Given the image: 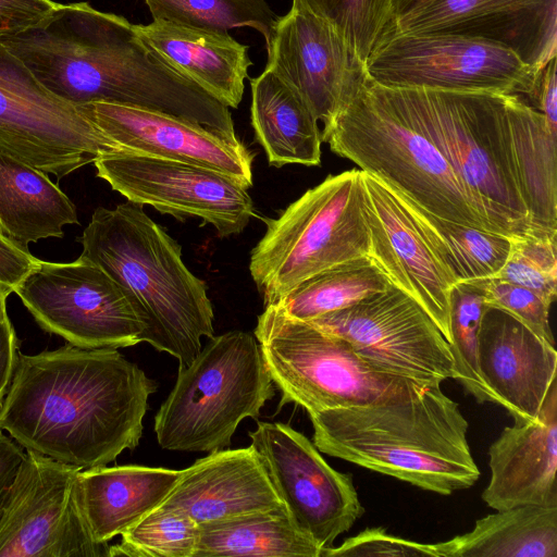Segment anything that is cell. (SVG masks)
<instances>
[{
  "label": "cell",
  "instance_id": "cell-1",
  "mask_svg": "<svg viewBox=\"0 0 557 557\" xmlns=\"http://www.w3.org/2000/svg\"><path fill=\"white\" fill-rule=\"evenodd\" d=\"M157 384L117 349L70 344L20 351L0 401V431L26 450L88 469L139 444Z\"/></svg>",
  "mask_w": 557,
  "mask_h": 557
},
{
  "label": "cell",
  "instance_id": "cell-2",
  "mask_svg": "<svg viewBox=\"0 0 557 557\" xmlns=\"http://www.w3.org/2000/svg\"><path fill=\"white\" fill-rule=\"evenodd\" d=\"M0 39L41 84L76 107H140L238 139L230 108L156 58L122 15L87 2L57 3L35 25Z\"/></svg>",
  "mask_w": 557,
  "mask_h": 557
},
{
  "label": "cell",
  "instance_id": "cell-3",
  "mask_svg": "<svg viewBox=\"0 0 557 557\" xmlns=\"http://www.w3.org/2000/svg\"><path fill=\"white\" fill-rule=\"evenodd\" d=\"M308 414L313 444L326 455L442 495L480 478L468 421L441 384L409 399Z\"/></svg>",
  "mask_w": 557,
  "mask_h": 557
},
{
  "label": "cell",
  "instance_id": "cell-4",
  "mask_svg": "<svg viewBox=\"0 0 557 557\" xmlns=\"http://www.w3.org/2000/svg\"><path fill=\"white\" fill-rule=\"evenodd\" d=\"M79 242L81 256L99 265L129 297L144 324L141 342L189 366L214 336L206 283L182 259L180 244L143 206L98 207Z\"/></svg>",
  "mask_w": 557,
  "mask_h": 557
},
{
  "label": "cell",
  "instance_id": "cell-5",
  "mask_svg": "<svg viewBox=\"0 0 557 557\" xmlns=\"http://www.w3.org/2000/svg\"><path fill=\"white\" fill-rule=\"evenodd\" d=\"M322 143L426 211L494 232L447 159L392 90L369 81L321 131Z\"/></svg>",
  "mask_w": 557,
  "mask_h": 557
},
{
  "label": "cell",
  "instance_id": "cell-6",
  "mask_svg": "<svg viewBox=\"0 0 557 557\" xmlns=\"http://www.w3.org/2000/svg\"><path fill=\"white\" fill-rule=\"evenodd\" d=\"M389 89L447 159L491 228L508 237L529 232L515 166L509 95Z\"/></svg>",
  "mask_w": 557,
  "mask_h": 557
},
{
  "label": "cell",
  "instance_id": "cell-7",
  "mask_svg": "<svg viewBox=\"0 0 557 557\" xmlns=\"http://www.w3.org/2000/svg\"><path fill=\"white\" fill-rule=\"evenodd\" d=\"M274 383L255 335L232 331L209 338L154 416L158 444L168 450L224 449L246 418L257 419Z\"/></svg>",
  "mask_w": 557,
  "mask_h": 557
},
{
  "label": "cell",
  "instance_id": "cell-8",
  "mask_svg": "<svg viewBox=\"0 0 557 557\" xmlns=\"http://www.w3.org/2000/svg\"><path fill=\"white\" fill-rule=\"evenodd\" d=\"M264 222L267 231L251 250L249 272L267 307L324 270L369 257L362 171L326 176Z\"/></svg>",
  "mask_w": 557,
  "mask_h": 557
},
{
  "label": "cell",
  "instance_id": "cell-9",
  "mask_svg": "<svg viewBox=\"0 0 557 557\" xmlns=\"http://www.w3.org/2000/svg\"><path fill=\"white\" fill-rule=\"evenodd\" d=\"M253 335L281 391L278 409L286 404L308 413L366 407L413 398L432 386L372 367L343 338L288 315L277 305L264 307Z\"/></svg>",
  "mask_w": 557,
  "mask_h": 557
},
{
  "label": "cell",
  "instance_id": "cell-10",
  "mask_svg": "<svg viewBox=\"0 0 557 557\" xmlns=\"http://www.w3.org/2000/svg\"><path fill=\"white\" fill-rule=\"evenodd\" d=\"M372 82L388 88L492 92L524 98L536 70L495 41L446 32L391 34L366 61Z\"/></svg>",
  "mask_w": 557,
  "mask_h": 557
},
{
  "label": "cell",
  "instance_id": "cell-11",
  "mask_svg": "<svg viewBox=\"0 0 557 557\" xmlns=\"http://www.w3.org/2000/svg\"><path fill=\"white\" fill-rule=\"evenodd\" d=\"M121 150L0 39V152L62 178Z\"/></svg>",
  "mask_w": 557,
  "mask_h": 557
},
{
  "label": "cell",
  "instance_id": "cell-12",
  "mask_svg": "<svg viewBox=\"0 0 557 557\" xmlns=\"http://www.w3.org/2000/svg\"><path fill=\"white\" fill-rule=\"evenodd\" d=\"M13 293L41 329L72 346L117 349L141 342L144 324L124 288L83 256L39 260Z\"/></svg>",
  "mask_w": 557,
  "mask_h": 557
},
{
  "label": "cell",
  "instance_id": "cell-13",
  "mask_svg": "<svg viewBox=\"0 0 557 557\" xmlns=\"http://www.w3.org/2000/svg\"><path fill=\"white\" fill-rule=\"evenodd\" d=\"M307 322L343 338L379 370L424 385L458 376L449 343L438 326L411 296L393 284Z\"/></svg>",
  "mask_w": 557,
  "mask_h": 557
},
{
  "label": "cell",
  "instance_id": "cell-14",
  "mask_svg": "<svg viewBox=\"0 0 557 557\" xmlns=\"http://www.w3.org/2000/svg\"><path fill=\"white\" fill-rule=\"evenodd\" d=\"M81 470L25 451L0 508V557H109L81 509Z\"/></svg>",
  "mask_w": 557,
  "mask_h": 557
},
{
  "label": "cell",
  "instance_id": "cell-15",
  "mask_svg": "<svg viewBox=\"0 0 557 557\" xmlns=\"http://www.w3.org/2000/svg\"><path fill=\"white\" fill-rule=\"evenodd\" d=\"M94 164L97 176L127 201L180 220L197 216L220 238L242 233L256 215L248 188L209 168L123 150Z\"/></svg>",
  "mask_w": 557,
  "mask_h": 557
},
{
  "label": "cell",
  "instance_id": "cell-16",
  "mask_svg": "<svg viewBox=\"0 0 557 557\" xmlns=\"http://www.w3.org/2000/svg\"><path fill=\"white\" fill-rule=\"evenodd\" d=\"M248 435L292 521L322 556L364 512L351 474L333 469L315 445L288 424L258 421Z\"/></svg>",
  "mask_w": 557,
  "mask_h": 557
},
{
  "label": "cell",
  "instance_id": "cell-17",
  "mask_svg": "<svg viewBox=\"0 0 557 557\" xmlns=\"http://www.w3.org/2000/svg\"><path fill=\"white\" fill-rule=\"evenodd\" d=\"M267 45L265 70L327 126L369 81L366 62L337 30L298 0L278 16Z\"/></svg>",
  "mask_w": 557,
  "mask_h": 557
},
{
  "label": "cell",
  "instance_id": "cell-18",
  "mask_svg": "<svg viewBox=\"0 0 557 557\" xmlns=\"http://www.w3.org/2000/svg\"><path fill=\"white\" fill-rule=\"evenodd\" d=\"M362 178L369 258L430 314L449 343V300L456 281L397 193L368 172L362 171Z\"/></svg>",
  "mask_w": 557,
  "mask_h": 557
},
{
  "label": "cell",
  "instance_id": "cell-19",
  "mask_svg": "<svg viewBox=\"0 0 557 557\" xmlns=\"http://www.w3.org/2000/svg\"><path fill=\"white\" fill-rule=\"evenodd\" d=\"M82 113L123 151L197 164L252 186L253 154L198 123L140 107L111 102L78 106Z\"/></svg>",
  "mask_w": 557,
  "mask_h": 557
},
{
  "label": "cell",
  "instance_id": "cell-20",
  "mask_svg": "<svg viewBox=\"0 0 557 557\" xmlns=\"http://www.w3.org/2000/svg\"><path fill=\"white\" fill-rule=\"evenodd\" d=\"M481 377L515 423L537 416L557 380L555 345L497 307H485L478 333Z\"/></svg>",
  "mask_w": 557,
  "mask_h": 557
},
{
  "label": "cell",
  "instance_id": "cell-21",
  "mask_svg": "<svg viewBox=\"0 0 557 557\" xmlns=\"http://www.w3.org/2000/svg\"><path fill=\"white\" fill-rule=\"evenodd\" d=\"M198 524L285 508L263 462L249 446L219 449L183 469L159 506Z\"/></svg>",
  "mask_w": 557,
  "mask_h": 557
},
{
  "label": "cell",
  "instance_id": "cell-22",
  "mask_svg": "<svg viewBox=\"0 0 557 557\" xmlns=\"http://www.w3.org/2000/svg\"><path fill=\"white\" fill-rule=\"evenodd\" d=\"M488 458L491 479L482 499L490 508L557 507V380L535 419L505 428Z\"/></svg>",
  "mask_w": 557,
  "mask_h": 557
},
{
  "label": "cell",
  "instance_id": "cell-23",
  "mask_svg": "<svg viewBox=\"0 0 557 557\" xmlns=\"http://www.w3.org/2000/svg\"><path fill=\"white\" fill-rule=\"evenodd\" d=\"M134 30L150 52L209 95L237 109L252 61L249 46L228 32H218L152 20Z\"/></svg>",
  "mask_w": 557,
  "mask_h": 557
},
{
  "label": "cell",
  "instance_id": "cell-24",
  "mask_svg": "<svg viewBox=\"0 0 557 557\" xmlns=\"http://www.w3.org/2000/svg\"><path fill=\"white\" fill-rule=\"evenodd\" d=\"M181 472L137 465L82 469L78 500L95 541L108 544L159 507Z\"/></svg>",
  "mask_w": 557,
  "mask_h": 557
},
{
  "label": "cell",
  "instance_id": "cell-25",
  "mask_svg": "<svg viewBox=\"0 0 557 557\" xmlns=\"http://www.w3.org/2000/svg\"><path fill=\"white\" fill-rule=\"evenodd\" d=\"M255 137L275 168L321 163V131L301 97L268 70L250 78Z\"/></svg>",
  "mask_w": 557,
  "mask_h": 557
},
{
  "label": "cell",
  "instance_id": "cell-26",
  "mask_svg": "<svg viewBox=\"0 0 557 557\" xmlns=\"http://www.w3.org/2000/svg\"><path fill=\"white\" fill-rule=\"evenodd\" d=\"M72 200L47 173L0 152V234L26 246L78 224Z\"/></svg>",
  "mask_w": 557,
  "mask_h": 557
},
{
  "label": "cell",
  "instance_id": "cell-27",
  "mask_svg": "<svg viewBox=\"0 0 557 557\" xmlns=\"http://www.w3.org/2000/svg\"><path fill=\"white\" fill-rule=\"evenodd\" d=\"M516 173L531 230L557 232V135L521 97L508 96Z\"/></svg>",
  "mask_w": 557,
  "mask_h": 557
},
{
  "label": "cell",
  "instance_id": "cell-28",
  "mask_svg": "<svg viewBox=\"0 0 557 557\" xmlns=\"http://www.w3.org/2000/svg\"><path fill=\"white\" fill-rule=\"evenodd\" d=\"M434 547L437 557H557V507L500 510Z\"/></svg>",
  "mask_w": 557,
  "mask_h": 557
},
{
  "label": "cell",
  "instance_id": "cell-29",
  "mask_svg": "<svg viewBox=\"0 0 557 557\" xmlns=\"http://www.w3.org/2000/svg\"><path fill=\"white\" fill-rule=\"evenodd\" d=\"M198 525L195 557H321V549L285 508Z\"/></svg>",
  "mask_w": 557,
  "mask_h": 557
},
{
  "label": "cell",
  "instance_id": "cell-30",
  "mask_svg": "<svg viewBox=\"0 0 557 557\" xmlns=\"http://www.w3.org/2000/svg\"><path fill=\"white\" fill-rule=\"evenodd\" d=\"M396 193L456 283L491 277L502 270L510 251V237L440 218Z\"/></svg>",
  "mask_w": 557,
  "mask_h": 557
},
{
  "label": "cell",
  "instance_id": "cell-31",
  "mask_svg": "<svg viewBox=\"0 0 557 557\" xmlns=\"http://www.w3.org/2000/svg\"><path fill=\"white\" fill-rule=\"evenodd\" d=\"M495 41L539 71L557 52V0L467 20L441 30Z\"/></svg>",
  "mask_w": 557,
  "mask_h": 557
},
{
  "label": "cell",
  "instance_id": "cell-32",
  "mask_svg": "<svg viewBox=\"0 0 557 557\" xmlns=\"http://www.w3.org/2000/svg\"><path fill=\"white\" fill-rule=\"evenodd\" d=\"M391 285L368 257H359L324 270L302 282L276 305L288 315L311 321L350 307Z\"/></svg>",
  "mask_w": 557,
  "mask_h": 557
},
{
  "label": "cell",
  "instance_id": "cell-33",
  "mask_svg": "<svg viewBox=\"0 0 557 557\" xmlns=\"http://www.w3.org/2000/svg\"><path fill=\"white\" fill-rule=\"evenodd\" d=\"M152 20L228 32L249 27L267 41L278 15L267 0H143Z\"/></svg>",
  "mask_w": 557,
  "mask_h": 557
},
{
  "label": "cell",
  "instance_id": "cell-34",
  "mask_svg": "<svg viewBox=\"0 0 557 557\" xmlns=\"http://www.w3.org/2000/svg\"><path fill=\"white\" fill-rule=\"evenodd\" d=\"M485 300L473 281L454 284L449 300V346L458 373L457 381L479 403L496 399L483 382L478 366V333Z\"/></svg>",
  "mask_w": 557,
  "mask_h": 557
},
{
  "label": "cell",
  "instance_id": "cell-35",
  "mask_svg": "<svg viewBox=\"0 0 557 557\" xmlns=\"http://www.w3.org/2000/svg\"><path fill=\"white\" fill-rule=\"evenodd\" d=\"M121 536L109 557H195L199 525L180 511L157 507Z\"/></svg>",
  "mask_w": 557,
  "mask_h": 557
},
{
  "label": "cell",
  "instance_id": "cell-36",
  "mask_svg": "<svg viewBox=\"0 0 557 557\" xmlns=\"http://www.w3.org/2000/svg\"><path fill=\"white\" fill-rule=\"evenodd\" d=\"M500 280L531 289L548 304L557 295V232L529 231L510 237Z\"/></svg>",
  "mask_w": 557,
  "mask_h": 557
},
{
  "label": "cell",
  "instance_id": "cell-37",
  "mask_svg": "<svg viewBox=\"0 0 557 557\" xmlns=\"http://www.w3.org/2000/svg\"><path fill=\"white\" fill-rule=\"evenodd\" d=\"M367 61L392 20V0H298Z\"/></svg>",
  "mask_w": 557,
  "mask_h": 557
},
{
  "label": "cell",
  "instance_id": "cell-38",
  "mask_svg": "<svg viewBox=\"0 0 557 557\" xmlns=\"http://www.w3.org/2000/svg\"><path fill=\"white\" fill-rule=\"evenodd\" d=\"M541 0H429L393 21L381 37L441 30L457 23L518 9Z\"/></svg>",
  "mask_w": 557,
  "mask_h": 557
},
{
  "label": "cell",
  "instance_id": "cell-39",
  "mask_svg": "<svg viewBox=\"0 0 557 557\" xmlns=\"http://www.w3.org/2000/svg\"><path fill=\"white\" fill-rule=\"evenodd\" d=\"M471 281L482 290L485 305L507 311L555 345L549 324L552 305L539 294L495 276Z\"/></svg>",
  "mask_w": 557,
  "mask_h": 557
},
{
  "label": "cell",
  "instance_id": "cell-40",
  "mask_svg": "<svg viewBox=\"0 0 557 557\" xmlns=\"http://www.w3.org/2000/svg\"><path fill=\"white\" fill-rule=\"evenodd\" d=\"M437 557L434 544H423L388 534L382 528H368L344 541L339 546H332L321 557Z\"/></svg>",
  "mask_w": 557,
  "mask_h": 557
},
{
  "label": "cell",
  "instance_id": "cell-41",
  "mask_svg": "<svg viewBox=\"0 0 557 557\" xmlns=\"http://www.w3.org/2000/svg\"><path fill=\"white\" fill-rule=\"evenodd\" d=\"M55 5L52 0H0V38L35 25Z\"/></svg>",
  "mask_w": 557,
  "mask_h": 557
},
{
  "label": "cell",
  "instance_id": "cell-42",
  "mask_svg": "<svg viewBox=\"0 0 557 557\" xmlns=\"http://www.w3.org/2000/svg\"><path fill=\"white\" fill-rule=\"evenodd\" d=\"M522 99L543 115L548 129L557 135L556 58L537 71L531 90Z\"/></svg>",
  "mask_w": 557,
  "mask_h": 557
},
{
  "label": "cell",
  "instance_id": "cell-43",
  "mask_svg": "<svg viewBox=\"0 0 557 557\" xmlns=\"http://www.w3.org/2000/svg\"><path fill=\"white\" fill-rule=\"evenodd\" d=\"M26 246L20 245L0 234V283L12 290L38 264Z\"/></svg>",
  "mask_w": 557,
  "mask_h": 557
},
{
  "label": "cell",
  "instance_id": "cell-44",
  "mask_svg": "<svg viewBox=\"0 0 557 557\" xmlns=\"http://www.w3.org/2000/svg\"><path fill=\"white\" fill-rule=\"evenodd\" d=\"M18 355V339L8 318L0 323V401L10 386Z\"/></svg>",
  "mask_w": 557,
  "mask_h": 557
},
{
  "label": "cell",
  "instance_id": "cell-45",
  "mask_svg": "<svg viewBox=\"0 0 557 557\" xmlns=\"http://www.w3.org/2000/svg\"><path fill=\"white\" fill-rule=\"evenodd\" d=\"M24 456V448L0 431V508Z\"/></svg>",
  "mask_w": 557,
  "mask_h": 557
},
{
  "label": "cell",
  "instance_id": "cell-46",
  "mask_svg": "<svg viewBox=\"0 0 557 557\" xmlns=\"http://www.w3.org/2000/svg\"><path fill=\"white\" fill-rule=\"evenodd\" d=\"M428 1L429 0H392V20L389 24L396 18L410 13Z\"/></svg>",
  "mask_w": 557,
  "mask_h": 557
},
{
  "label": "cell",
  "instance_id": "cell-47",
  "mask_svg": "<svg viewBox=\"0 0 557 557\" xmlns=\"http://www.w3.org/2000/svg\"><path fill=\"white\" fill-rule=\"evenodd\" d=\"M13 290L0 283V323L9 318L7 312V298Z\"/></svg>",
  "mask_w": 557,
  "mask_h": 557
}]
</instances>
